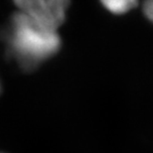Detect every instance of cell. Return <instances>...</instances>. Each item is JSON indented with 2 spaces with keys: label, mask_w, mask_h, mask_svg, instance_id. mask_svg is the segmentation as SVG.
Here are the masks:
<instances>
[{
  "label": "cell",
  "mask_w": 153,
  "mask_h": 153,
  "mask_svg": "<svg viewBox=\"0 0 153 153\" xmlns=\"http://www.w3.org/2000/svg\"><path fill=\"white\" fill-rule=\"evenodd\" d=\"M2 34L8 55L25 72L35 70L61 47L56 32L42 28L21 11L13 14Z\"/></svg>",
  "instance_id": "1"
},
{
  "label": "cell",
  "mask_w": 153,
  "mask_h": 153,
  "mask_svg": "<svg viewBox=\"0 0 153 153\" xmlns=\"http://www.w3.org/2000/svg\"><path fill=\"white\" fill-rule=\"evenodd\" d=\"M21 12L48 31L56 30L65 21L70 5L67 0H19L15 1Z\"/></svg>",
  "instance_id": "2"
},
{
  "label": "cell",
  "mask_w": 153,
  "mask_h": 153,
  "mask_svg": "<svg viewBox=\"0 0 153 153\" xmlns=\"http://www.w3.org/2000/svg\"><path fill=\"white\" fill-rule=\"evenodd\" d=\"M102 3L109 12L114 14H124L137 5V2L132 0H108L102 1Z\"/></svg>",
  "instance_id": "3"
},
{
  "label": "cell",
  "mask_w": 153,
  "mask_h": 153,
  "mask_svg": "<svg viewBox=\"0 0 153 153\" xmlns=\"http://www.w3.org/2000/svg\"><path fill=\"white\" fill-rule=\"evenodd\" d=\"M143 12H144L145 16L149 20L153 22V0L146 1L143 5Z\"/></svg>",
  "instance_id": "4"
},
{
  "label": "cell",
  "mask_w": 153,
  "mask_h": 153,
  "mask_svg": "<svg viewBox=\"0 0 153 153\" xmlns=\"http://www.w3.org/2000/svg\"><path fill=\"white\" fill-rule=\"evenodd\" d=\"M0 93H1V84H0Z\"/></svg>",
  "instance_id": "5"
}]
</instances>
